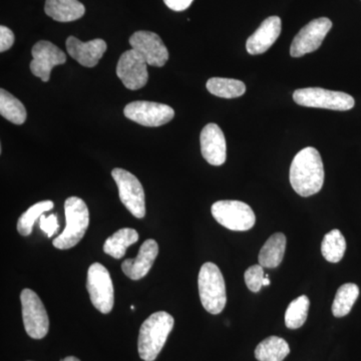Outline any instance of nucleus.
I'll use <instances>...</instances> for the list:
<instances>
[{
  "instance_id": "1",
  "label": "nucleus",
  "mask_w": 361,
  "mask_h": 361,
  "mask_svg": "<svg viewBox=\"0 0 361 361\" xmlns=\"http://www.w3.org/2000/svg\"><path fill=\"white\" fill-rule=\"evenodd\" d=\"M289 179L294 191L300 196L318 193L324 183V167L319 152L312 147L301 149L292 161Z\"/></svg>"
},
{
  "instance_id": "2",
  "label": "nucleus",
  "mask_w": 361,
  "mask_h": 361,
  "mask_svg": "<svg viewBox=\"0 0 361 361\" xmlns=\"http://www.w3.org/2000/svg\"><path fill=\"white\" fill-rule=\"evenodd\" d=\"M173 316L165 311L153 313L140 329L137 350L145 361H154L161 353L174 327Z\"/></svg>"
},
{
  "instance_id": "3",
  "label": "nucleus",
  "mask_w": 361,
  "mask_h": 361,
  "mask_svg": "<svg viewBox=\"0 0 361 361\" xmlns=\"http://www.w3.org/2000/svg\"><path fill=\"white\" fill-rule=\"evenodd\" d=\"M66 226L63 233L52 244L61 250L73 248L84 238L90 224L87 204L78 197H70L65 203Z\"/></svg>"
},
{
  "instance_id": "4",
  "label": "nucleus",
  "mask_w": 361,
  "mask_h": 361,
  "mask_svg": "<svg viewBox=\"0 0 361 361\" xmlns=\"http://www.w3.org/2000/svg\"><path fill=\"white\" fill-rule=\"evenodd\" d=\"M202 305L211 314H219L227 303L224 277L219 267L212 262L202 265L198 277Z\"/></svg>"
},
{
  "instance_id": "5",
  "label": "nucleus",
  "mask_w": 361,
  "mask_h": 361,
  "mask_svg": "<svg viewBox=\"0 0 361 361\" xmlns=\"http://www.w3.org/2000/svg\"><path fill=\"white\" fill-rule=\"evenodd\" d=\"M293 99L299 106L332 111H349L355 104V99L350 94L322 87L297 90L294 92Z\"/></svg>"
},
{
  "instance_id": "6",
  "label": "nucleus",
  "mask_w": 361,
  "mask_h": 361,
  "mask_svg": "<svg viewBox=\"0 0 361 361\" xmlns=\"http://www.w3.org/2000/svg\"><path fill=\"white\" fill-rule=\"evenodd\" d=\"M87 289L92 305L99 312L108 314L113 310L115 291L109 270L101 263H94L87 271Z\"/></svg>"
},
{
  "instance_id": "7",
  "label": "nucleus",
  "mask_w": 361,
  "mask_h": 361,
  "mask_svg": "<svg viewBox=\"0 0 361 361\" xmlns=\"http://www.w3.org/2000/svg\"><path fill=\"white\" fill-rule=\"evenodd\" d=\"M211 212L220 225L232 231H248L255 225V214L244 202L218 201L213 204Z\"/></svg>"
},
{
  "instance_id": "8",
  "label": "nucleus",
  "mask_w": 361,
  "mask_h": 361,
  "mask_svg": "<svg viewBox=\"0 0 361 361\" xmlns=\"http://www.w3.org/2000/svg\"><path fill=\"white\" fill-rule=\"evenodd\" d=\"M111 177L115 180L118 189V196L126 208L137 219L146 215V199L141 182L132 173L116 168L111 171Z\"/></svg>"
},
{
  "instance_id": "9",
  "label": "nucleus",
  "mask_w": 361,
  "mask_h": 361,
  "mask_svg": "<svg viewBox=\"0 0 361 361\" xmlns=\"http://www.w3.org/2000/svg\"><path fill=\"white\" fill-rule=\"evenodd\" d=\"M20 301L26 334L33 339L44 338L49 329V315L44 303L35 291L28 288L21 292Z\"/></svg>"
},
{
  "instance_id": "10",
  "label": "nucleus",
  "mask_w": 361,
  "mask_h": 361,
  "mask_svg": "<svg viewBox=\"0 0 361 361\" xmlns=\"http://www.w3.org/2000/svg\"><path fill=\"white\" fill-rule=\"evenodd\" d=\"M123 115L144 127H160L174 118L175 111L168 104L137 101L126 106Z\"/></svg>"
},
{
  "instance_id": "11",
  "label": "nucleus",
  "mask_w": 361,
  "mask_h": 361,
  "mask_svg": "<svg viewBox=\"0 0 361 361\" xmlns=\"http://www.w3.org/2000/svg\"><path fill=\"white\" fill-rule=\"evenodd\" d=\"M331 27L332 23L329 18H320L310 21L294 37L290 47L291 56L301 58L317 51Z\"/></svg>"
},
{
  "instance_id": "12",
  "label": "nucleus",
  "mask_w": 361,
  "mask_h": 361,
  "mask_svg": "<svg viewBox=\"0 0 361 361\" xmlns=\"http://www.w3.org/2000/svg\"><path fill=\"white\" fill-rule=\"evenodd\" d=\"M116 75L127 89H142L148 82V63L134 49H129L118 59Z\"/></svg>"
},
{
  "instance_id": "13",
  "label": "nucleus",
  "mask_w": 361,
  "mask_h": 361,
  "mask_svg": "<svg viewBox=\"0 0 361 361\" xmlns=\"http://www.w3.org/2000/svg\"><path fill=\"white\" fill-rule=\"evenodd\" d=\"M132 49L137 51L149 66L161 68L169 59V51L163 40L155 32L139 30L130 37Z\"/></svg>"
},
{
  "instance_id": "14",
  "label": "nucleus",
  "mask_w": 361,
  "mask_h": 361,
  "mask_svg": "<svg viewBox=\"0 0 361 361\" xmlns=\"http://www.w3.org/2000/svg\"><path fill=\"white\" fill-rule=\"evenodd\" d=\"M32 54L33 59L30 63V71L33 75L42 78L44 82H49L54 66L63 65L66 61L65 52L47 40H40L33 45Z\"/></svg>"
},
{
  "instance_id": "15",
  "label": "nucleus",
  "mask_w": 361,
  "mask_h": 361,
  "mask_svg": "<svg viewBox=\"0 0 361 361\" xmlns=\"http://www.w3.org/2000/svg\"><path fill=\"white\" fill-rule=\"evenodd\" d=\"M202 156L212 166H221L227 158L225 135L219 126L208 123L200 135Z\"/></svg>"
},
{
  "instance_id": "16",
  "label": "nucleus",
  "mask_w": 361,
  "mask_h": 361,
  "mask_svg": "<svg viewBox=\"0 0 361 361\" xmlns=\"http://www.w3.org/2000/svg\"><path fill=\"white\" fill-rule=\"evenodd\" d=\"M68 54L85 68H94L106 51V42L104 39H97L82 42L75 37H68L66 42Z\"/></svg>"
},
{
  "instance_id": "17",
  "label": "nucleus",
  "mask_w": 361,
  "mask_h": 361,
  "mask_svg": "<svg viewBox=\"0 0 361 361\" xmlns=\"http://www.w3.org/2000/svg\"><path fill=\"white\" fill-rule=\"evenodd\" d=\"M159 254L158 243L148 239L142 243L137 258L126 259L122 264L123 272L132 280H140L148 274Z\"/></svg>"
},
{
  "instance_id": "18",
  "label": "nucleus",
  "mask_w": 361,
  "mask_h": 361,
  "mask_svg": "<svg viewBox=\"0 0 361 361\" xmlns=\"http://www.w3.org/2000/svg\"><path fill=\"white\" fill-rule=\"evenodd\" d=\"M281 27V20L278 16L266 18L247 40L246 49L248 54L257 56L267 51L279 37Z\"/></svg>"
},
{
  "instance_id": "19",
  "label": "nucleus",
  "mask_w": 361,
  "mask_h": 361,
  "mask_svg": "<svg viewBox=\"0 0 361 361\" xmlns=\"http://www.w3.org/2000/svg\"><path fill=\"white\" fill-rule=\"evenodd\" d=\"M44 11L59 23H71L85 16V7L78 0H45Z\"/></svg>"
},
{
  "instance_id": "20",
  "label": "nucleus",
  "mask_w": 361,
  "mask_h": 361,
  "mask_svg": "<svg viewBox=\"0 0 361 361\" xmlns=\"http://www.w3.org/2000/svg\"><path fill=\"white\" fill-rule=\"evenodd\" d=\"M286 243L283 233L273 234L259 252V264L264 268L278 267L283 260Z\"/></svg>"
},
{
  "instance_id": "21",
  "label": "nucleus",
  "mask_w": 361,
  "mask_h": 361,
  "mask_svg": "<svg viewBox=\"0 0 361 361\" xmlns=\"http://www.w3.org/2000/svg\"><path fill=\"white\" fill-rule=\"evenodd\" d=\"M139 240V233L132 228H123L106 240L104 244V253L116 259L126 255L128 247Z\"/></svg>"
},
{
  "instance_id": "22",
  "label": "nucleus",
  "mask_w": 361,
  "mask_h": 361,
  "mask_svg": "<svg viewBox=\"0 0 361 361\" xmlns=\"http://www.w3.org/2000/svg\"><path fill=\"white\" fill-rule=\"evenodd\" d=\"M290 353L288 343L283 338L270 336L258 344L255 357L259 361H283Z\"/></svg>"
},
{
  "instance_id": "23",
  "label": "nucleus",
  "mask_w": 361,
  "mask_h": 361,
  "mask_svg": "<svg viewBox=\"0 0 361 361\" xmlns=\"http://www.w3.org/2000/svg\"><path fill=\"white\" fill-rule=\"evenodd\" d=\"M206 87L213 96L223 99H235L243 96L246 92L245 84L233 78H212L207 82Z\"/></svg>"
},
{
  "instance_id": "24",
  "label": "nucleus",
  "mask_w": 361,
  "mask_h": 361,
  "mask_svg": "<svg viewBox=\"0 0 361 361\" xmlns=\"http://www.w3.org/2000/svg\"><path fill=\"white\" fill-rule=\"evenodd\" d=\"M0 115L14 125H23L27 118L23 104L4 89L0 90Z\"/></svg>"
},
{
  "instance_id": "25",
  "label": "nucleus",
  "mask_w": 361,
  "mask_h": 361,
  "mask_svg": "<svg viewBox=\"0 0 361 361\" xmlns=\"http://www.w3.org/2000/svg\"><path fill=\"white\" fill-rule=\"evenodd\" d=\"M360 296V287L355 283H346L339 287L332 304V313L336 317H343L353 310Z\"/></svg>"
},
{
  "instance_id": "26",
  "label": "nucleus",
  "mask_w": 361,
  "mask_h": 361,
  "mask_svg": "<svg viewBox=\"0 0 361 361\" xmlns=\"http://www.w3.org/2000/svg\"><path fill=\"white\" fill-rule=\"evenodd\" d=\"M346 250V241L339 230L327 233L322 243L323 257L330 263H338L343 258Z\"/></svg>"
},
{
  "instance_id": "27",
  "label": "nucleus",
  "mask_w": 361,
  "mask_h": 361,
  "mask_svg": "<svg viewBox=\"0 0 361 361\" xmlns=\"http://www.w3.org/2000/svg\"><path fill=\"white\" fill-rule=\"evenodd\" d=\"M310 301L306 295L299 296L292 301L285 312V324L287 329H298L307 319Z\"/></svg>"
},
{
  "instance_id": "28",
  "label": "nucleus",
  "mask_w": 361,
  "mask_h": 361,
  "mask_svg": "<svg viewBox=\"0 0 361 361\" xmlns=\"http://www.w3.org/2000/svg\"><path fill=\"white\" fill-rule=\"evenodd\" d=\"M54 206V202L47 200L39 202L28 208V210L23 213L18 219V231L21 236H30L32 234L35 221L42 217L47 211H51Z\"/></svg>"
},
{
  "instance_id": "29",
  "label": "nucleus",
  "mask_w": 361,
  "mask_h": 361,
  "mask_svg": "<svg viewBox=\"0 0 361 361\" xmlns=\"http://www.w3.org/2000/svg\"><path fill=\"white\" fill-rule=\"evenodd\" d=\"M262 266L253 265L245 271L244 278H245V283L249 290L252 292H259L263 286V280L265 278L264 269Z\"/></svg>"
},
{
  "instance_id": "30",
  "label": "nucleus",
  "mask_w": 361,
  "mask_h": 361,
  "mask_svg": "<svg viewBox=\"0 0 361 361\" xmlns=\"http://www.w3.org/2000/svg\"><path fill=\"white\" fill-rule=\"evenodd\" d=\"M39 226L40 229L47 233V237L51 238L59 229L58 216H56V214H52L49 216H45L44 214L40 217Z\"/></svg>"
},
{
  "instance_id": "31",
  "label": "nucleus",
  "mask_w": 361,
  "mask_h": 361,
  "mask_svg": "<svg viewBox=\"0 0 361 361\" xmlns=\"http://www.w3.org/2000/svg\"><path fill=\"white\" fill-rule=\"evenodd\" d=\"M14 44L13 32L6 26H0V51H8Z\"/></svg>"
},
{
  "instance_id": "32",
  "label": "nucleus",
  "mask_w": 361,
  "mask_h": 361,
  "mask_svg": "<svg viewBox=\"0 0 361 361\" xmlns=\"http://www.w3.org/2000/svg\"><path fill=\"white\" fill-rule=\"evenodd\" d=\"M193 1L194 0H164L166 6L174 11H186Z\"/></svg>"
},
{
  "instance_id": "33",
  "label": "nucleus",
  "mask_w": 361,
  "mask_h": 361,
  "mask_svg": "<svg viewBox=\"0 0 361 361\" xmlns=\"http://www.w3.org/2000/svg\"><path fill=\"white\" fill-rule=\"evenodd\" d=\"M61 361H80L78 360V357H75V356H68V357L63 358V360H61Z\"/></svg>"
},
{
  "instance_id": "34",
  "label": "nucleus",
  "mask_w": 361,
  "mask_h": 361,
  "mask_svg": "<svg viewBox=\"0 0 361 361\" xmlns=\"http://www.w3.org/2000/svg\"><path fill=\"white\" fill-rule=\"evenodd\" d=\"M270 285V280L269 278H264V280H263V286H269Z\"/></svg>"
}]
</instances>
